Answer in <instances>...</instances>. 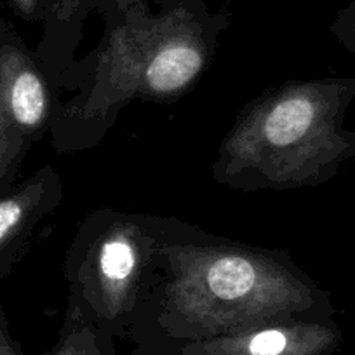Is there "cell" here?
<instances>
[{
  "label": "cell",
  "instance_id": "30bf717a",
  "mask_svg": "<svg viewBox=\"0 0 355 355\" xmlns=\"http://www.w3.org/2000/svg\"><path fill=\"white\" fill-rule=\"evenodd\" d=\"M331 32L348 53H355V0L338 15Z\"/></svg>",
  "mask_w": 355,
  "mask_h": 355
},
{
  "label": "cell",
  "instance_id": "ba28073f",
  "mask_svg": "<svg viewBox=\"0 0 355 355\" xmlns=\"http://www.w3.org/2000/svg\"><path fill=\"white\" fill-rule=\"evenodd\" d=\"M114 338L67 309L56 345L46 355H115Z\"/></svg>",
  "mask_w": 355,
  "mask_h": 355
},
{
  "label": "cell",
  "instance_id": "7c38bea8",
  "mask_svg": "<svg viewBox=\"0 0 355 355\" xmlns=\"http://www.w3.org/2000/svg\"><path fill=\"white\" fill-rule=\"evenodd\" d=\"M11 4L25 19L44 18V0H11Z\"/></svg>",
  "mask_w": 355,
  "mask_h": 355
},
{
  "label": "cell",
  "instance_id": "4fadbf2b",
  "mask_svg": "<svg viewBox=\"0 0 355 355\" xmlns=\"http://www.w3.org/2000/svg\"><path fill=\"white\" fill-rule=\"evenodd\" d=\"M114 6L117 8V11L121 15H128V12H135V11H145L148 9L146 6V0H112Z\"/></svg>",
  "mask_w": 355,
  "mask_h": 355
},
{
  "label": "cell",
  "instance_id": "3957f363",
  "mask_svg": "<svg viewBox=\"0 0 355 355\" xmlns=\"http://www.w3.org/2000/svg\"><path fill=\"white\" fill-rule=\"evenodd\" d=\"M355 77L291 80L245 105L221 141L214 182L239 192H286L331 182L355 160L345 115Z\"/></svg>",
  "mask_w": 355,
  "mask_h": 355
},
{
  "label": "cell",
  "instance_id": "277c9868",
  "mask_svg": "<svg viewBox=\"0 0 355 355\" xmlns=\"http://www.w3.org/2000/svg\"><path fill=\"white\" fill-rule=\"evenodd\" d=\"M180 223L112 207L87 214L64 259L67 309L112 338L135 334L159 281L164 244Z\"/></svg>",
  "mask_w": 355,
  "mask_h": 355
},
{
  "label": "cell",
  "instance_id": "9c48e42d",
  "mask_svg": "<svg viewBox=\"0 0 355 355\" xmlns=\"http://www.w3.org/2000/svg\"><path fill=\"white\" fill-rule=\"evenodd\" d=\"M28 146L30 143L11 128L8 119L0 112V193L9 190Z\"/></svg>",
  "mask_w": 355,
  "mask_h": 355
},
{
  "label": "cell",
  "instance_id": "5b68a950",
  "mask_svg": "<svg viewBox=\"0 0 355 355\" xmlns=\"http://www.w3.org/2000/svg\"><path fill=\"white\" fill-rule=\"evenodd\" d=\"M341 340L334 319L296 317L227 336L171 345L169 355H333Z\"/></svg>",
  "mask_w": 355,
  "mask_h": 355
},
{
  "label": "cell",
  "instance_id": "8fae6325",
  "mask_svg": "<svg viewBox=\"0 0 355 355\" xmlns=\"http://www.w3.org/2000/svg\"><path fill=\"white\" fill-rule=\"evenodd\" d=\"M0 355H25L21 345L12 338L8 313L2 303H0Z\"/></svg>",
  "mask_w": 355,
  "mask_h": 355
},
{
  "label": "cell",
  "instance_id": "52a82bcc",
  "mask_svg": "<svg viewBox=\"0 0 355 355\" xmlns=\"http://www.w3.org/2000/svg\"><path fill=\"white\" fill-rule=\"evenodd\" d=\"M63 196V182L49 164L0 193V279L8 277L39 225L58 209Z\"/></svg>",
  "mask_w": 355,
  "mask_h": 355
},
{
  "label": "cell",
  "instance_id": "8992f818",
  "mask_svg": "<svg viewBox=\"0 0 355 355\" xmlns=\"http://www.w3.org/2000/svg\"><path fill=\"white\" fill-rule=\"evenodd\" d=\"M40 61L16 39H0V112L32 145L49 132L60 100Z\"/></svg>",
  "mask_w": 355,
  "mask_h": 355
},
{
  "label": "cell",
  "instance_id": "7a4b0ae2",
  "mask_svg": "<svg viewBox=\"0 0 355 355\" xmlns=\"http://www.w3.org/2000/svg\"><path fill=\"white\" fill-rule=\"evenodd\" d=\"M220 26L185 4L157 15H121L96 51L80 63L78 94L58 107L51 124L58 152L96 146L132 101L185 96L213 63Z\"/></svg>",
  "mask_w": 355,
  "mask_h": 355
},
{
  "label": "cell",
  "instance_id": "6da1fadb",
  "mask_svg": "<svg viewBox=\"0 0 355 355\" xmlns=\"http://www.w3.org/2000/svg\"><path fill=\"white\" fill-rule=\"evenodd\" d=\"M296 317L333 319L329 291L281 249L239 244L182 221L136 326L162 347L227 336Z\"/></svg>",
  "mask_w": 355,
  "mask_h": 355
}]
</instances>
